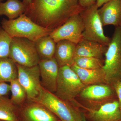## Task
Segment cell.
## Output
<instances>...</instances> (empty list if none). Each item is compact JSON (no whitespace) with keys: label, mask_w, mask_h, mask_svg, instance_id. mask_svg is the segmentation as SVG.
Masks as SVG:
<instances>
[{"label":"cell","mask_w":121,"mask_h":121,"mask_svg":"<svg viewBox=\"0 0 121 121\" xmlns=\"http://www.w3.org/2000/svg\"><path fill=\"white\" fill-rule=\"evenodd\" d=\"M83 9L78 1L32 0L24 14L40 26L53 31Z\"/></svg>","instance_id":"1"},{"label":"cell","mask_w":121,"mask_h":121,"mask_svg":"<svg viewBox=\"0 0 121 121\" xmlns=\"http://www.w3.org/2000/svg\"><path fill=\"white\" fill-rule=\"evenodd\" d=\"M31 101L43 105L61 121H86L83 112L79 107L60 99L42 86L38 95Z\"/></svg>","instance_id":"2"},{"label":"cell","mask_w":121,"mask_h":121,"mask_svg":"<svg viewBox=\"0 0 121 121\" xmlns=\"http://www.w3.org/2000/svg\"><path fill=\"white\" fill-rule=\"evenodd\" d=\"M2 28L12 38L22 37L35 42L44 36L50 35L52 30L40 26L26 16L22 14L16 19H4Z\"/></svg>","instance_id":"3"},{"label":"cell","mask_w":121,"mask_h":121,"mask_svg":"<svg viewBox=\"0 0 121 121\" xmlns=\"http://www.w3.org/2000/svg\"><path fill=\"white\" fill-rule=\"evenodd\" d=\"M103 68L106 84L121 80V26L115 27L107 50Z\"/></svg>","instance_id":"4"},{"label":"cell","mask_w":121,"mask_h":121,"mask_svg":"<svg viewBox=\"0 0 121 121\" xmlns=\"http://www.w3.org/2000/svg\"><path fill=\"white\" fill-rule=\"evenodd\" d=\"M86 86L70 66L60 67L55 94L66 101L72 103Z\"/></svg>","instance_id":"5"},{"label":"cell","mask_w":121,"mask_h":121,"mask_svg":"<svg viewBox=\"0 0 121 121\" xmlns=\"http://www.w3.org/2000/svg\"><path fill=\"white\" fill-rule=\"evenodd\" d=\"M96 3L84 9L80 13L84 26L82 39L98 42L108 46L111 39L104 33Z\"/></svg>","instance_id":"6"},{"label":"cell","mask_w":121,"mask_h":121,"mask_svg":"<svg viewBox=\"0 0 121 121\" xmlns=\"http://www.w3.org/2000/svg\"><path fill=\"white\" fill-rule=\"evenodd\" d=\"M9 58L17 64L27 67L38 65L40 61L35 42L22 37L12 39Z\"/></svg>","instance_id":"7"},{"label":"cell","mask_w":121,"mask_h":121,"mask_svg":"<svg viewBox=\"0 0 121 121\" xmlns=\"http://www.w3.org/2000/svg\"><path fill=\"white\" fill-rule=\"evenodd\" d=\"M84 26L80 13L73 15L50 36L56 43L61 40H67L77 44L82 39Z\"/></svg>","instance_id":"8"},{"label":"cell","mask_w":121,"mask_h":121,"mask_svg":"<svg viewBox=\"0 0 121 121\" xmlns=\"http://www.w3.org/2000/svg\"><path fill=\"white\" fill-rule=\"evenodd\" d=\"M86 121H121V110L117 98L99 103L93 109L83 111Z\"/></svg>","instance_id":"9"},{"label":"cell","mask_w":121,"mask_h":121,"mask_svg":"<svg viewBox=\"0 0 121 121\" xmlns=\"http://www.w3.org/2000/svg\"><path fill=\"white\" fill-rule=\"evenodd\" d=\"M16 64L18 70L17 79L26 90L27 100H32L39 95L42 86L39 65L27 67Z\"/></svg>","instance_id":"10"},{"label":"cell","mask_w":121,"mask_h":121,"mask_svg":"<svg viewBox=\"0 0 121 121\" xmlns=\"http://www.w3.org/2000/svg\"><path fill=\"white\" fill-rule=\"evenodd\" d=\"M20 121H61L43 105L27 100L20 107Z\"/></svg>","instance_id":"11"},{"label":"cell","mask_w":121,"mask_h":121,"mask_svg":"<svg viewBox=\"0 0 121 121\" xmlns=\"http://www.w3.org/2000/svg\"><path fill=\"white\" fill-rule=\"evenodd\" d=\"M41 86L45 90L55 94L56 91L59 66L55 58L41 60L39 64Z\"/></svg>","instance_id":"12"},{"label":"cell","mask_w":121,"mask_h":121,"mask_svg":"<svg viewBox=\"0 0 121 121\" xmlns=\"http://www.w3.org/2000/svg\"><path fill=\"white\" fill-rule=\"evenodd\" d=\"M79 95L87 101L100 102L117 98L112 86L107 84L87 86Z\"/></svg>","instance_id":"13"},{"label":"cell","mask_w":121,"mask_h":121,"mask_svg":"<svg viewBox=\"0 0 121 121\" xmlns=\"http://www.w3.org/2000/svg\"><path fill=\"white\" fill-rule=\"evenodd\" d=\"M98 13L103 26H121V0H112L98 9Z\"/></svg>","instance_id":"14"},{"label":"cell","mask_w":121,"mask_h":121,"mask_svg":"<svg viewBox=\"0 0 121 121\" xmlns=\"http://www.w3.org/2000/svg\"><path fill=\"white\" fill-rule=\"evenodd\" d=\"M108 46L88 40L82 39L76 47L75 56L101 58L105 53Z\"/></svg>","instance_id":"15"},{"label":"cell","mask_w":121,"mask_h":121,"mask_svg":"<svg viewBox=\"0 0 121 121\" xmlns=\"http://www.w3.org/2000/svg\"><path fill=\"white\" fill-rule=\"evenodd\" d=\"M70 67L86 86L93 84H106L105 73L103 67L97 69H83L74 64Z\"/></svg>","instance_id":"16"},{"label":"cell","mask_w":121,"mask_h":121,"mask_svg":"<svg viewBox=\"0 0 121 121\" xmlns=\"http://www.w3.org/2000/svg\"><path fill=\"white\" fill-rule=\"evenodd\" d=\"M76 44L67 40H61L56 43L54 58L59 67L73 63Z\"/></svg>","instance_id":"17"},{"label":"cell","mask_w":121,"mask_h":121,"mask_svg":"<svg viewBox=\"0 0 121 121\" xmlns=\"http://www.w3.org/2000/svg\"><path fill=\"white\" fill-rule=\"evenodd\" d=\"M35 44L40 60L54 58L56 43L50 35L41 37Z\"/></svg>","instance_id":"18"},{"label":"cell","mask_w":121,"mask_h":121,"mask_svg":"<svg viewBox=\"0 0 121 121\" xmlns=\"http://www.w3.org/2000/svg\"><path fill=\"white\" fill-rule=\"evenodd\" d=\"M20 107L4 96L0 97V121H20Z\"/></svg>","instance_id":"19"},{"label":"cell","mask_w":121,"mask_h":121,"mask_svg":"<svg viewBox=\"0 0 121 121\" xmlns=\"http://www.w3.org/2000/svg\"><path fill=\"white\" fill-rule=\"evenodd\" d=\"M26 7L19 0H7L0 2V16L5 15L9 20L16 19L24 13Z\"/></svg>","instance_id":"20"},{"label":"cell","mask_w":121,"mask_h":121,"mask_svg":"<svg viewBox=\"0 0 121 121\" xmlns=\"http://www.w3.org/2000/svg\"><path fill=\"white\" fill-rule=\"evenodd\" d=\"M17 78L16 63L9 57L0 58V82H10Z\"/></svg>","instance_id":"21"},{"label":"cell","mask_w":121,"mask_h":121,"mask_svg":"<svg viewBox=\"0 0 121 121\" xmlns=\"http://www.w3.org/2000/svg\"><path fill=\"white\" fill-rule=\"evenodd\" d=\"M12 102L19 107L22 105L27 100L26 90L20 83L17 78L10 82Z\"/></svg>","instance_id":"22"},{"label":"cell","mask_w":121,"mask_h":121,"mask_svg":"<svg viewBox=\"0 0 121 121\" xmlns=\"http://www.w3.org/2000/svg\"><path fill=\"white\" fill-rule=\"evenodd\" d=\"M79 67L86 69H97L103 67L104 62L101 58L94 57L75 56L73 63Z\"/></svg>","instance_id":"23"},{"label":"cell","mask_w":121,"mask_h":121,"mask_svg":"<svg viewBox=\"0 0 121 121\" xmlns=\"http://www.w3.org/2000/svg\"><path fill=\"white\" fill-rule=\"evenodd\" d=\"M12 39L2 27H0V58L9 57Z\"/></svg>","instance_id":"24"},{"label":"cell","mask_w":121,"mask_h":121,"mask_svg":"<svg viewBox=\"0 0 121 121\" xmlns=\"http://www.w3.org/2000/svg\"><path fill=\"white\" fill-rule=\"evenodd\" d=\"M116 93L121 110V80H118L111 85Z\"/></svg>","instance_id":"25"},{"label":"cell","mask_w":121,"mask_h":121,"mask_svg":"<svg viewBox=\"0 0 121 121\" xmlns=\"http://www.w3.org/2000/svg\"><path fill=\"white\" fill-rule=\"evenodd\" d=\"M11 91L10 84L5 82H0V97L8 94Z\"/></svg>","instance_id":"26"},{"label":"cell","mask_w":121,"mask_h":121,"mask_svg":"<svg viewBox=\"0 0 121 121\" xmlns=\"http://www.w3.org/2000/svg\"><path fill=\"white\" fill-rule=\"evenodd\" d=\"M97 1L98 0H78L79 5L83 9L95 4Z\"/></svg>","instance_id":"27"},{"label":"cell","mask_w":121,"mask_h":121,"mask_svg":"<svg viewBox=\"0 0 121 121\" xmlns=\"http://www.w3.org/2000/svg\"><path fill=\"white\" fill-rule=\"evenodd\" d=\"M111 0H98L96 5L98 8H100L104 4Z\"/></svg>","instance_id":"28"},{"label":"cell","mask_w":121,"mask_h":121,"mask_svg":"<svg viewBox=\"0 0 121 121\" xmlns=\"http://www.w3.org/2000/svg\"><path fill=\"white\" fill-rule=\"evenodd\" d=\"M32 0H23V2L26 7V9L29 7L32 3Z\"/></svg>","instance_id":"29"},{"label":"cell","mask_w":121,"mask_h":121,"mask_svg":"<svg viewBox=\"0 0 121 121\" xmlns=\"http://www.w3.org/2000/svg\"><path fill=\"white\" fill-rule=\"evenodd\" d=\"M3 0H0V2H2V1H3Z\"/></svg>","instance_id":"30"}]
</instances>
